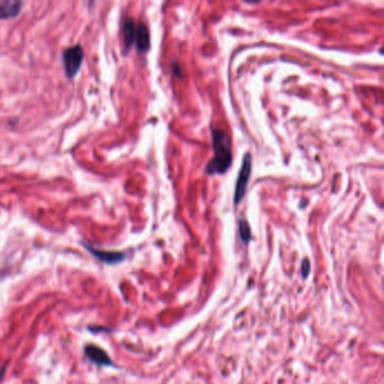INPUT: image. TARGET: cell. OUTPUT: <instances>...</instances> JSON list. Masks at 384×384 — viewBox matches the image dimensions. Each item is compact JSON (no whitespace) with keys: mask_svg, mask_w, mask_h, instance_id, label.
<instances>
[{"mask_svg":"<svg viewBox=\"0 0 384 384\" xmlns=\"http://www.w3.org/2000/svg\"><path fill=\"white\" fill-rule=\"evenodd\" d=\"M212 143L214 157L206 167V172L210 175L224 173L232 163L231 140L223 130L212 129Z\"/></svg>","mask_w":384,"mask_h":384,"instance_id":"cell-1","label":"cell"},{"mask_svg":"<svg viewBox=\"0 0 384 384\" xmlns=\"http://www.w3.org/2000/svg\"><path fill=\"white\" fill-rule=\"evenodd\" d=\"M62 57H63L65 74H67L69 78H73L78 73V71H79L82 63V59H84V52H82L81 47L76 45V47L65 49L63 51V55H62Z\"/></svg>","mask_w":384,"mask_h":384,"instance_id":"cell-2","label":"cell"},{"mask_svg":"<svg viewBox=\"0 0 384 384\" xmlns=\"http://www.w3.org/2000/svg\"><path fill=\"white\" fill-rule=\"evenodd\" d=\"M251 166H253V157H251L249 152H247L245 157H243L242 166L240 171H239L237 184H235V193H234L235 204H238L239 202H241L243 196H245L248 180H249V177L251 173Z\"/></svg>","mask_w":384,"mask_h":384,"instance_id":"cell-3","label":"cell"},{"mask_svg":"<svg viewBox=\"0 0 384 384\" xmlns=\"http://www.w3.org/2000/svg\"><path fill=\"white\" fill-rule=\"evenodd\" d=\"M85 354H86V356L94 363V364H96L98 366H111L113 365V362H111V359L110 358V356L107 355L105 350L99 348V347H97V346H95V345L86 346Z\"/></svg>","mask_w":384,"mask_h":384,"instance_id":"cell-4","label":"cell"},{"mask_svg":"<svg viewBox=\"0 0 384 384\" xmlns=\"http://www.w3.org/2000/svg\"><path fill=\"white\" fill-rule=\"evenodd\" d=\"M85 247L87 248V250L90 251V254H93L97 259L102 260V262L105 264H110V265H115V264L121 263L125 259V255L123 253H118V251H105L96 249V248L87 245H85Z\"/></svg>","mask_w":384,"mask_h":384,"instance_id":"cell-5","label":"cell"},{"mask_svg":"<svg viewBox=\"0 0 384 384\" xmlns=\"http://www.w3.org/2000/svg\"><path fill=\"white\" fill-rule=\"evenodd\" d=\"M23 2L8 0V1L0 2V20L9 19L17 16L22 9Z\"/></svg>","mask_w":384,"mask_h":384,"instance_id":"cell-6","label":"cell"},{"mask_svg":"<svg viewBox=\"0 0 384 384\" xmlns=\"http://www.w3.org/2000/svg\"><path fill=\"white\" fill-rule=\"evenodd\" d=\"M135 42L140 52H146L150 48V35L144 24H139L135 28Z\"/></svg>","mask_w":384,"mask_h":384,"instance_id":"cell-7","label":"cell"},{"mask_svg":"<svg viewBox=\"0 0 384 384\" xmlns=\"http://www.w3.org/2000/svg\"><path fill=\"white\" fill-rule=\"evenodd\" d=\"M123 33H124V47H125V50H130L132 44H133L135 41V24L131 18H127L125 20V23H124Z\"/></svg>","mask_w":384,"mask_h":384,"instance_id":"cell-8","label":"cell"},{"mask_svg":"<svg viewBox=\"0 0 384 384\" xmlns=\"http://www.w3.org/2000/svg\"><path fill=\"white\" fill-rule=\"evenodd\" d=\"M239 233H240V238L243 242L245 243L249 242L251 237V231H250V226L246 220L239 221Z\"/></svg>","mask_w":384,"mask_h":384,"instance_id":"cell-9","label":"cell"},{"mask_svg":"<svg viewBox=\"0 0 384 384\" xmlns=\"http://www.w3.org/2000/svg\"><path fill=\"white\" fill-rule=\"evenodd\" d=\"M310 268H311V267H310L309 260H308V259H304L303 262H302V275H303V277H304V278L307 277V276L309 275Z\"/></svg>","mask_w":384,"mask_h":384,"instance_id":"cell-10","label":"cell"},{"mask_svg":"<svg viewBox=\"0 0 384 384\" xmlns=\"http://www.w3.org/2000/svg\"><path fill=\"white\" fill-rule=\"evenodd\" d=\"M5 372H6V366L0 367V382H1L3 377H5Z\"/></svg>","mask_w":384,"mask_h":384,"instance_id":"cell-11","label":"cell"}]
</instances>
